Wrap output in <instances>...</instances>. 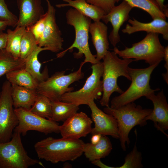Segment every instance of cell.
Instances as JSON below:
<instances>
[{"label":"cell","instance_id":"cell-1","mask_svg":"<svg viewBox=\"0 0 168 168\" xmlns=\"http://www.w3.org/2000/svg\"><path fill=\"white\" fill-rule=\"evenodd\" d=\"M85 143L80 139L49 137L36 142L34 148L39 159L55 164L73 161L79 157Z\"/></svg>","mask_w":168,"mask_h":168},{"label":"cell","instance_id":"cell-2","mask_svg":"<svg viewBox=\"0 0 168 168\" xmlns=\"http://www.w3.org/2000/svg\"><path fill=\"white\" fill-rule=\"evenodd\" d=\"M151 109H143L134 102L115 109L105 107L104 111L113 116L116 119L119 133V139L122 150H126V144L128 146L130 141L128 135L132 129L137 125L144 126L147 124L145 117L152 111Z\"/></svg>","mask_w":168,"mask_h":168},{"label":"cell","instance_id":"cell-3","mask_svg":"<svg viewBox=\"0 0 168 168\" xmlns=\"http://www.w3.org/2000/svg\"><path fill=\"white\" fill-rule=\"evenodd\" d=\"M102 59L103 91L100 102L102 106L109 107L112 94L114 92L121 94L124 92L118 85V78L123 76L131 81L128 68L129 65L134 60L131 58H119L114 51H109Z\"/></svg>","mask_w":168,"mask_h":168},{"label":"cell","instance_id":"cell-4","mask_svg":"<svg viewBox=\"0 0 168 168\" xmlns=\"http://www.w3.org/2000/svg\"><path fill=\"white\" fill-rule=\"evenodd\" d=\"M66 18L67 24L74 28L75 39L69 48L58 54L57 58L62 57L68 51L76 48L78 49V52L74 54V57L79 58L84 55L85 63H90L92 64L100 61L97 60L95 55L91 53L88 44L89 28L91 19L74 8H71L68 11Z\"/></svg>","mask_w":168,"mask_h":168},{"label":"cell","instance_id":"cell-5","mask_svg":"<svg viewBox=\"0 0 168 168\" xmlns=\"http://www.w3.org/2000/svg\"><path fill=\"white\" fill-rule=\"evenodd\" d=\"M158 65L156 64L143 68L128 67V70L131 78V84L125 91L113 98L110 107L115 109L159 91V88L151 89L149 84L151 75Z\"/></svg>","mask_w":168,"mask_h":168},{"label":"cell","instance_id":"cell-6","mask_svg":"<svg viewBox=\"0 0 168 168\" xmlns=\"http://www.w3.org/2000/svg\"><path fill=\"white\" fill-rule=\"evenodd\" d=\"M159 34L147 33L140 41L132 44V47H125L119 50L114 47L113 51L122 58L134 59V61L144 60L149 66L159 64L163 59L164 47L161 44Z\"/></svg>","mask_w":168,"mask_h":168},{"label":"cell","instance_id":"cell-7","mask_svg":"<svg viewBox=\"0 0 168 168\" xmlns=\"http://www.w3.org/2000/svg\"><path fill=\"white\" fill-rule=\"evenodd\" d=\"M92 72L83 87L79 90L66 92L60 98V101L73 103L78 106L88 105L92 100L99 99L103 93V83L101 78L103 72L102 62L92 64Z\"/></svg>","mask_w":168,"mask_h":168},{"label":"cell","instance_id":"cell-8","mask_svg":"<svg viewBox=\"0 0 168 168\" xmlns=\"http://www.w3.org/2000/svg\"><path fill=\"white\" fill-rule=\"evenodd\" d=\"M21 135L14 132L10 141L0 142V168H27L36 164L44 166L40 161L28 156Z\"/></svg>","mask_w":168,"mask_h":168},{"label":"cell","instance_id":"cell-9","mask_svg":"<svg viewBox=\"0 0 168 168\" xmlns=\"http://www.w3.org/2000/svg\"><path fill=\"white\" fill-rule=\"evenodd\" d=\"M85 64L82 62L77 71L67 75L65 74V71L55 72L45 80L38 83L36 92L47 97L51 101L60 100L64 93L73 90V87H69L71 84L83 78L82 68Z\"/></svg>","mask_w":168,"mask_h":168},{"label":"cell","instance_id":"cell-10","mask_svg":"<svg viewBox=\"0 0 168 168\" xmlns=\"http://www.w3.org/2000/svg\"><path fill=\"white\" fill-rule=\"evenodd\" d=\"M18 123L13 105L11 84L7 80L0 92V142L10 140Z\"/></svg>","mask_w":168,"mask_h":168},{"label":"cell","instance_id":"cell-11","mask_svg":"<svg viewBox=\"0 0 168 168\" xmlns=\"http://www.w3.org/2000/svg\"><path fill=\"white\" fill-rule=\"evenodd\" d=\"M18 119V123L14 132L23 136L28 131L34 130L47 134L52 133H60V126L57 122L51 119L39 116L29 110L18 108L14 109Z\"/></svg>","mask_w":168,"mask_h":168},{"label":"cell","instance_id":"cell-12","mask_svg":"<svg viewBox=\"0 0 168 168\" xmlns=\"http://www.w3.org/2000/svg\"><path fill=\"white\" fill-rule=\"evenodd\" d=\"M47 10L45 26L38 46L54 53L63 50V40L62 33L56 22V10L50 1L47 0Z\"/></svg>","mask_w":168,"mask_h":168},{"label":"cell","instance_id":"cell-13","mask_svg":"<svg viewBox=\"0 0 168 168\" xmlns=\"http://www.w3.org/2000/svg\"><path fill=\"white\" fill-rule=\"evenodd\" d=\"M93 121L85 113H76L60 126L59 131L62 138L78 139L90 133Z\"/></svg>","mask_w":168,"mask_h":168},{"label":"cell","instance_id":"cell-14","mask_svg":"<svg viewBox=\"0 0 168 168\" xmlns=\"http://www.w3.org/2000/svg\"><path fill=\"white\" fill-rule=\"evenodd\" d=\"M91 111V118L94 123L91 133L100 134L102 136L110 135L117 139L119 138L117 121L112 115L105 113L98 108L94 100L88 105Z\"/></svg>","mask_w":168,"mask_h":168},{"label":"cell","instance_id":"cell-15","mask_svg":"<svg viewBox=\"0 0 168 168\" xmlns=\"http://www.w3.org/2000/svg\"><path fill=\"white\" fill-rule=\"evenodd\" d=\"M133 8L126 2L123 1L119 4L114 6L101 20L106 24L110 22L113 27L108 36L111 44L115 47L120 41L119 31L124 23L129 19V14Z\"/></svg>","mask_w":168,"mask_h":168},{"label":"cell","instance_id":"cell-16","mask_svg":"<svg viewBox=\"0 0 168 168\" xmlns=\"http://www.w3.org/2000/svg\"><path fill=\"white\" fill-rule=\"evenodd\" d=\"M146 97L152 101L153 109L151 113L145 117V120L153 121L157 129L168 138V135L165 131L168 129V104L163 90L156 95L154 92Z\"/></svg>","mask_w":168,"mask_h":168},{"label":"cell","instance_id":"cell-17","mask_svg":"<svg viewBox=\"0 0 168 168\" xmlns=\"http://www.w3.org/2000/svg\"><path fill=\"white\" fill-rule=\"evenodd\" d=\"M19 15L16 26L29 27L44 14L41 0H16Z\"/></svg>","mask_w":168,"mask_h":168},{"label":"cell","instance_id":"cell-18","mask_svg":"<svg viewBox=\"0 0 168 168\" xmlns=\"http://www.w3.org/2000/svg\"><path fill=\"white\" fill-rule=\"evenodd\" d=\"M125 28L122 30L123 33L128 35L134 33L144 31L147 32L157 33L162 35L163 39L168 40V23L166 20L157 18L148 23L141 22L135 19H129Z\"/></svg>","mask_w":168,"mask_h":168},{"label":"cell","instance_id":"cell-19","mask_svg":"<svg viewBox=\"0 0 168 168\" xmlns=\"http://www.w3.org/2000/svg\"><path fill=\"white\" fill-rule=\"evenodd\" d=\"M91 40L95 48L96 59L98 61L102 59L108 51L109 44L108 40V27L100 21L91 23L89 28Z\"/></svg>","mask_w":168,"mask_h":168},{"label":"cell","instance_id":"cell-20","mask_svg":"<svg viewBox=\"0 0 168 168\" xmlns=\"http://www.w3.org/2000/svg\"><path fill=\"white\" fill-rule=\"evenodd\" d=\"M12 96L14 108L30 110L37 97L36 91L14 84H11Z\"/></svg>","mask_w":168,"mask_h":168},{"label":"cell","instance_id":"cell-21","mask_svg":"<svg viewBox=\"0 0 168 168\" xmlns=\"http://www.w3.org/2000/svg\"><path fill=\"white\" fill-rule=\"evenodd\" d=\"M112 149V145L109 138L106 136H102L100 141L96 144L85 143L83 153L91 162L107 156Z\"/></svg>","mask_w":168,"mask_h":168},{"label":"cell","instance_id":"cell-22","mask_svg":"<svg viewBox=\"0 0 168 168\" xmlns=\"http://www.w3.org/2000/svg\"><path fill=\"white\" fill-rule=\"evenodd\" d=\"M67 2L56 5L58 7L71 6L83 15L90 18L94 22L100 21L105 14L100 8L87 2L86 0H63Z\"/></svg>","mask_w":168,"mask_h":168},{"label":"cell","instance_id":"cell-23","mask_svg":"<svg viewBox=\"0 0 168 168\" xmlns=\"http://www.w3.org/2000/svg\"><path fill=\"white\" fill-rule=\"evenodd\" d=\"M45 50H47L46 48L38 46L25 59V69L38 83L45 80L49 77L46 67L43 71L41 72V64L38 59L39 53Z\"/></svg>","mask_w":168,"mask_h":168},{"label":"cell","instance_id":"cell-24","mask_svg":"<svg viewBox=\"0 0 168 168\" xmlns=\"http://www.w3.org/2000/svg\"><path fill=\"white\" fill-rule=\"evenodd\" d=\"M51 117L56 122H64L79 110V106L60 100L51 101Z\"/></svg>","mask_w":168,"mask_h":168},{"label":"cell","instance_id":"cell-25","mask_svg":"<svg viewBox=\"0 0 168 168\" xmlns=\"http://www.w3.org/2000/svg\"><path fill=\"white\" fill-rule=\"evenodd\" d=\"M5 75L11 84L36 91L38 83L24 67L12 71Z\"/></svg>","mask_w":168,"mask_h":168},{"label":"cell","instance_id":"cell-26","mask_svg":"<svg viewBox=\"0 0 168 168\" xmlns=\"http://www.w3.org/2000/svg\"><path fill=\"white\" fill-rule=\"evenodd\" d=\"M26 29L25 27L16 26L13 30L8 29L7 30V41L5 49L16 58H20L21 41Z\"/></svg>","mask_w":168,"mask_h":168},{"label":"cell","instance_id":"cell-27","mask_svg":"<svg viewBox=\"0 0 168 168\" xmlns=\"http://www.w3.org/2000/svg\"><path fill=\"white\" fill-rule=\"evenodd\" d=\"M25 60L16 58L5 49L0 50V78L8 73L24 67Z\"/></svg>","mask_w":168,"mask_h":168},{"label":"cell","instance_id":"cell-28","mask_svg":"<svg viewBox=\"0 0 168 168\" xmlns=\"http://www.w3.org/2000/svg\"><path fill=\"white\" fill-rule=\"evenodd\" d=\"M121 0H117L118 2ZM128 2L133 8L138 7L148 13L152 20L161 18L166 20V17L160 9L155 0H122Z\"/></svg>","mask_w":168,"mask_h":168},{"label":"cell","instance_id":"cell-29","mask_svg":"<svg viewBox=\"0 0 168 168\" xmlns=\"http://www.w3.org/2000/svg\"><path fill=\"white\" fill-rule=\"evenodd\" d=\"M29 110L39 116L50 119L51 117V101L45 96L38 93L34 105Z\"/></svg>","mask_w":168,"mask_h":168},{"label":"cell","instance_id":"cell-30","mask_svg":"<svg viewBox=\"0 0 168 168\" xmlns=\"http://www.w3.org/2000/svg\"><path fill=\"white\" fill-rule=\"evenodd\" d=\"M38 46L33 34L29 30L26 28L21 41L20 58L25 60Z\"/></svg>","mask_w":168,"mask_h":168},{"label":"cell","instance_id":"cell-31","mask_svg":"<svg viewBox=\"0 0 168 168\" xmlns=\"http://www.w3.org/2000/svg\"><path fill=\"white\" fill-rule=\"evenodd\" d=\"M142 154L138 151L136 142L132 150L125 157L123 165L118 167H112V168H142Z\"/></svg>","mask_w":168,"mask_h":168},{"label":"cell","instance_id":"cell-32","mask_svg":"<svg viewBox=\"0 0 168 168\" xmlns=\"http://www.w3.org/2000/svg\"><path fill=\"white\" fill-rule=\"evenodd\" d=\"M0 20L8 22L10 26H16L18 18L8 9L5 0H0Z\"/></svg>","mask_w":168,"mask_h":168},{"label":"cell","instance_id":"cell-33","mask_svg":"<svg viewBox=\"0 0 168 168\" xmlns=\"http://www.w3.org/2000/svg\"><path fill=\"white\" fill-rule=\"evenodd\" d=\"M46 17V14L45 13L33 25L29 27L26 28L30 31L33 35L37 42L38 45L42 37L45 26Z\"/></svg>","mask_w":168,"mask_h":168},{"label":"cell","instance_id":"cell-34","mask_svg":"<svg viewBox=\"0 0 168 168\" xmlns=\"http://www.w3.org/2000/svg\"><path fill=\"white\" fill-rule=\"evenodd\" d=\"M88 3L95 6L103 10L105 14L115 6L117 0H86Z\"/></svg>","mask_w":168,"mask_h":168},{"label":"cell","instance_id":"cell-35","mask_svg":"<svg viewBox=\"0 0 168 168\" xmlns=\"http://www.w3.org/2000/svg\"><path fill=\"white\" fill-rule=\"evenodd\" d=\"M165 0H155L157 3L161 11L164 14L166 17H168V9L167 6L164 4Z\"/></svg>","mask_w":168,"mask_h":168},{"label":"cell","instance_id":"cell-36","mask_svg":"<svg viewBox=\"0 0 168 168\" xmlns=\"http://www.w3.org/2000/svg\"><path fill=\"white\" fill-rule=\"evenodd\" d=\"M7 41L6 33L2 32L0 33V50L5 49Z\"/></svg>","mask_w":168,"mask_h":168},{"label":"cell","instance_id":"cell-37","mask_svg":"<svg viewBox=\"0 0 168 168\" xmlns=\"http://www.w3.org/2000/svg\"><path fill=\"white\" fill-rule=\"evenodd\" d=\"M91 138V143L94 144L97 143L100 141L102 135L100 134H96L92 135Z\"/></svg>","mask_w":168,"mask_h":168},{"label":"cell","instance_id":"cell-38","mask_svg":"<svg viewBox=\"0 0 168 168\" xmlns=\"http://www.w3.org/2000/svg\"><path fill=\"white\" fill-rule=\"evenodd\" d=\"M7 26H10V23L8 22L0 20V33L2 32Z\"/></svg>","mask_w":168,"mask_h":168}]
</instances>
